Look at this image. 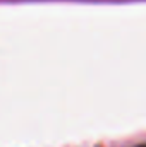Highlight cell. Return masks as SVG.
Instances as JSON below:
<instances>
[{
    "mask_svg": "<svg viewBox=\"0 0 146 147\" xmlns=\"http://www.w3.org/2000/svg\"><path fill=\"white\" fill-rule=\"evenodd\" d=\"M138 147H146V144H145V146H138Z\"/></svg>",
    "mask_w": 146,
    "mask_h": 147,
    "instance_id": "cell-1",
    "label": "cell"
}]
</instances>
